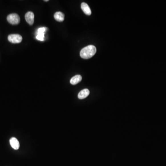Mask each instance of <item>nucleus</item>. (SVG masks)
Listing matches in <instances>:
<instances>
[{"label":"nucleus","mask_w":166,"mask_h":166,"mask_svg":"<svg viewBox=\"0 0 166 166\" xmlns=\"http://www.w3.org/2000/svg\"><path fill=\"white\" fill-rule=\"evenodd\" d=\"M96 52V48L94 45H89L81 49L80 52L81 57L84 59L92 58Z\"/></svg>","instance_id":"nucleus-1"},{"label":"nucleus","mask_w":166,"mask_h":166,"mask_svg":"<svg viewBox=\"0 0 166 166\" xmlns=\"http://www.w3.org/2000/svg\"><path fill=\"white\" fill-rule=\"evenodd\" d=\"M7 21L11 24L18 25L20 22L21 19L17 13H11L7 16Z\"/></svg>","instance_id":"nucleus-2"},{"label":"nucleus","mask_w":166,"mask_h":166,"mask_svg":"<svg viewBox=\"0 0 166 166\" xmlns=\"http://www.w3.org/2000/svg\"><path fill=\"white\" fill-rule=\"evenodd\" d=\"M9 42L13 43H19L22 41V37L19 34H11L8 36Z\"/></svg>","instance_id":"nucleus-3"},{"label":"nucleus","mask_w":166,"mask_h":166,"mask_svg":"<svg viewBox=\"0 0 166 166\" xmlns=\"http://www.w3.org/2000/svg\"><path fill=\"white\" fill-rule=\"evenodd\" d=\"M25 21L30 25H33L34 22V15L32 12H28L25 15Z\"/></svg>","instance_id":"nucleus-4"},{"label":"nucleus","mask_w":166,"mask_h":166,"mask_svg":"<svg viewBox=\"0 0 166 166\" xmlns=\"http://www.w3.org/2000/svg\"><path fill=\"white\" fill-rule=\"evenodd\" d=\"M10 144L11 145V147L13 148L15 150H17L19 149V142L15 137H12L10 139Z\"/></svg>","instance_id":"nucleus-5"},{"label":"nucleus","mask_w":166,"mask_h":166,"mask_svg":"<svg viewBox=\"0 0 166 166\" xmlns=\"http://www.w3.org/2000/svg\"><path fill=\"white\" fill-rule=\"evenodd\" d=\"M81 7L82 10L86 15H90L92 14V11L90 10V7L88 6L87 4L85 3H83L81 4Z\"/></svg>","instance_id":"nucleus-6"},{"label":"nucleus","mask_w":166,"mask_h":166,"mask_svg":"<svg viewBox=\"0 0 166 166\" xmlns=\"http://www.w3.org/2000/svg\"><path fill=\"white\" fill-rule=\"evenodd\" d=\"M90 91L87 89H84L81 90L78 94V98L80 99H83L86 98L89 95Z\"/></svg>","instance_id":"nucleus-7"},{"label":"nucleus","mask_w":166,"mask_h":166,"mask_svg":"<svg viewBox=\"0 0 166 166\" xmlns=\"http://www.w3.org/2000/svg\"><path fill=\"white\" fill-rule=\"evenodd\" d=\"M82 77L80 75H77L72 77L70 80V83L72 85H75L81 82L82 80Z\"/></svg>","instance_id":"nucleus-8"},{"label":"nucleus","mask_w":166,"mask_h":166,"mask_svg":"<svg viewBox=\"0 0 166 166\" xmlns=\"http://www.w3.org/2000/svg\"><path fill=\"white\" fill-rule=\"evenodd\" d=\"M54 18L57 21L62 22L64 21L65 19V15L60 12H57L54 13Z\"/></svg>","instance_id":"nucleus-9"},{"label":"nucleus","mask_w":166,"mask_h":166,"mask_svg":"<svg viewBox=\"0 0 166 166\" xmlns=\"http://www.w3.org/2000/svg\"><path fill=\"white\" fill-rule=\"evenodd\" d=\"M47 31V28L46 27H41L37 29V34H45Z\"/></svg>","instance_id":"nucleus-10"},{"label":"nucleus","mask_w":166,"mask_h":166,"mask_svg":"<svg viewBox=\"0 0 166 166\" xmlns=\"http://www.w3.org/2000/svg\"><path fill=\"white\" fill-rule=\"evenodd\" d=\"M45 34H37L36 39L39 41H43L44 39Z\"/></svg>","instance_id":"nucleus-11"},{"label":"nucleus","mask_w":166,"mask_h":166,"mask_svg":"<svg viewBox=\"0 0 166 166\" xmlns=\"http://www.w3.org/2000/svg\"><path fill=\"white\" fill-rule=\"evenodd\" d=\"M48 0H46V1H48Z\"/></svg>","instance_id":"nucleus-12"}]
</instances>
